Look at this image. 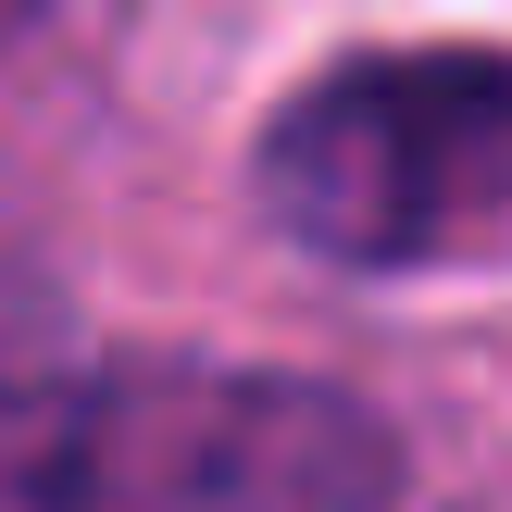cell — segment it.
Listing matches in <instances>:
<instances>
[{"label": "cell", "instance_id": "1", "mask_svg": "<svg viewBox=\"0 0 512 512\" xmlns=\"http://www.w3.org/2000/svg\"><path fill=\"white\" fill-rule=\"evenodd\" d=\"M263 200L363 275L512 250V50H388L300 88L263 138Z\"/></svg>", "mask_w": 512, "mask_h": 512}, {"label": "cell", "instance_id": "2", "mask_svg": "<svg viewBox=\"0 0 512 512\" xmlns=\"http://www.w3.org/2000/svg\"><path fill=\"white\" fill-rule=\"evenodd\" d=\"M388 438L325 388L100 375L0 413V512H350Z\"/></svg>", "mask_w": 512, "mask_h": 512}]
</instances>
